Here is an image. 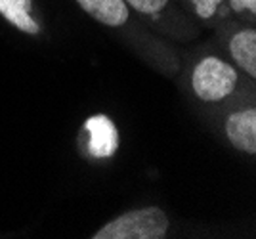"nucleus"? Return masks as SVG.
<instances>
[{
    "label": "nucleus",
    "instance_id": "nucleus-10",
    "mask_svg": "<svg viewBox=\"0 0 256 239\" xmlns=\"http://www.w3.org/2000/svg\"><path fill=\"white\" fill-rule=\"evenodd\" d=\"M230 6L234 8L235 12H256V0H230Z\"/></svg>",
    "mask_w": 256,
    "mask_h": 239
},
{
    "label": "nucleus",
    "instance_id": "nucleus-1",
    "mask_svg": "<svg viewBox=\"0 0 256 239\" xmlns=\"http://www.w3.org/2000/svg\"><path fill=\"white\" fill-rule=\"evenodd\" d=\"M168 232V218L159 206L124 212L92 236L94 239H160Z\"/></svg>",
    "mask_w": 256,
    "mask_h": 239
},
{
    "label": "nucleus",
    "instance_id": "nucleus-6",
    "mask_svg": "<svg viewBox=\"0 0 256 239\" xmlns=\"http://www.w3.org/2000/svg\"><path fill=\"white\" fill-rule=\"evenodd\" d=\"M31 0H0V16L18 27L20 31L29 34L40 33V25L32 20Z\"/></svg>",
    "mask_w": 256,
    "mask_h": 239
},
{
    "label": "nucleus",
    "instance_id": "nucleus-7",
    "mask_svg": "<svg viewBox=\"0 0 256 239\" xmlns=\"http://www.w3.org/2000/svg\"><path fill=\"white\" fill-rule=\"evenodd\" d=\"M230 52L235 64L252 78L256 76V31L245 29L239 31L230 42Z\"/></svg>",
    "mask_w": 256,
    "mask_h": 239
},
{
    "label": "nucleus",
    "instance_id": "nucleus-9",
    "mask_svg": "<svg viewBox=\"0 0 256 239\" xmlns=\"http://www.w3.org/2000/svg\"><path fill=\"white\" fill-rule=\"evenodd\" d=\"M190 2L195 6L197 16L203 18V20L212 18L214 14H216V10H218V6L222 4V0H190Z\"/></svg>",
    "mask_w": 256,
    "mask_h": 239
},
{
    "label": "nucleus",
    "instance_id": "nucleus-5",
    "mask_svg": "<svg viewBox=\"0 0 256 239\" xmlns=\"http://www.w3.org/2000/svg\"><path fill=\"white\" fill-rule=\"evenodd\" d=\"M78 6L96 22L107 27H120L128 20V6L124 0H76Z\"/></svg>",
    "mask_w": 256,
    "mask_h": 239
},
{
    "label": "nucleus",
    "instance_id": "nucleus-4",
    "mask_svg": "<svg viewBox=\"0 0 256 239\" xmlns=\"http://www.w3.org/2000/svg\"><path fill=\"white\" fill-rule=\"evenodd\" d=\"M226 134L235 150L254 155L256 153V111L243 109L232 113L226 120Z\"/></svg>",
    "mask_w": 256,
    "mask_h": 239
},
{
    "label": "nucleus",
    "instance_id": "nucleus-3",
    "mask_svg": "<svg viewBox=\"0 0 256 239\" xmlns=\"http://www.w3.org/2000/svg\"><path fill=\"white\" fill-rule=\"evenodd\" d=\"M86 132L90 134L88 152L98 159H107L118 150V130L115 122L107 115H94L84 122Z\"/></svg>",
    "mask_w": 256,
    "mask_h": 239
},
{
    "label": "nucleus",
    "instance_id": "nucleus-2",
    "mask_svg": "<svg viewBox=\"0 0 256 239\" xmlns=\"http://www.w3.org/2000/svg\"><path fill=\"white\" fill-rule=\"evenodd\" d=\"M235 84H237L235 69L220 58L208 56L193 69V92L203 102H220L228 98L235 90Z\"/></svg>",
    "mask_w": 256,
    "mask_h": 239
},
{
    "label": "nucleus",
    "instance_id": "nucleus-8",
    "mask_svg": "<svg viewBox=\"0 0 256 239\" xmlns=\"http://www.w3.org/2000/svg\"><path fill=\"white\" fill-rule=\"evenodd\" d=\"M168 0H126L128 6H132L140 14H157L166 6Z\"/></svg>",
    "mask_w": 256,
    "mask_h": 239
}]
</instances>
